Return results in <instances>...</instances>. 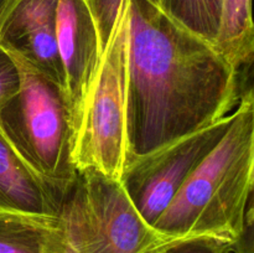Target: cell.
I'll return each instance as SVG.
<instances>
[{
	"label": "cell",
	"instance_id": "cell-1",
	"mask_svg": "<svg viewBox=\"0 0 254 253\" xmlns=\"http://www.w3.org/2000/svg\"><path fill=\"white\" fill-rule=\"evenodd\" d=\"M240 71L148 0H129L127 159L230 116Z\"/></svg>",
	"mask_w": 254,
	"mask_h": 253
},
{
	"label": "cell",
	"instance_id": "cell-2",
	"mask_svg": "<svg viewBox=\"0 0 254 253\" xmlns=\"http://www.w3.org/2000/svg\"><path fill=\"white\" fill-rule=\"evenodd\" d=\"M233 121L189 175L153 227L169 238L218 236L235 242L252 205L254 96L241 91Z\"/></svg>",
	"mask_w": 254,
	"mask_h": 253
},
{
	"label": "cell",
	"instance_id": "cell-3",
	"mask_svg": "<svg viewBox=\"0 0 254 253\" xmlns=\"http://www.w3.org/2000/svg\"><path fill=\"white\" fill-rule=\"evenodd\" d=\"M10 55L19 68L20 87L0 112V133L37 175L66 197L77 178L66 94L22 57Z\"/></svg>",
	"mask_w": 254,
	"mask_h": 253
},
{
	"label": "cell",
	"instance_id": "cell-4",
	"mask_svg": "<svg viewBox=\"0 0 254 253\" xmlns=\"http://www.w3.org/2000/svg\"><path fill=\"white\" fill-rule=\"evenodd\" d=\"M128 34L129 0H123L72 130L76 170L96 169L118 181L128 155Z\"/></svg>",
	"mask_w": 254,
	"mask_h": 253
},
{
	"label": "cell",
	"instance_id": "cell-5",
	"mask_svg": "<svg viewBox=\"0 0 254 253\" xmlns=\"http://www.w3.org/2000/svg\"><path fill=\"white\" fill-rule=\"evenodd\" d=\"M57 222L73 253H146L173 240L144 220L121 181L96 169L77 171Z\"/></svg>",
	"mask_w": 254,
	"mask_h": 253
},
{
	"label": "cell",
	"instance_id": "cell-6",
	"mask_svg": "<svg viewBox=\"0 0 254 253\" xmlns=\"http://www.w3.org/2000/svg\"><path fill=\"white\" fill-rule=\"evenodd\" d=\"M233 117L232 112L150 153L127 159L121 184L149 225L160 217L189 175L221 140Z\"/></svg>",
	"mask_w": 254,
	"mask_h": 253
},
{
	"label": "cell",
	"instance_id": "cell-7",
	"mask_svg": "<svg viewBox=\"0 0 254 253\" xmlns=\"http://www.w3.org/2000/svg\"><path fill=\"white\" fill-rule=\"evenodd\" d=\"M56 12L57 0H20L0 26V45L64 91Z\"/></svg>",
	"mask_w": 254,
	"mask_h": 253
},
{
	"label": "cell",
	"instance_id": "cell-8",
	"mask_svg": "<svg viewBox=\"0 0 254 253\" xmlns=\"http://www.w3.org/2000/svg\"><path fill=\"white\" fill-rule=\"evenodd\" d=\"M56 39L64 77L72 130L99 59L98 36L84 0H59Z\"/></svg>",
	"mask_w": 254,
	"mask_h": 253
},
{
	"label": "cell",
	"instance_id": "cell-9",
	"mask_svg": "<svg viewBox=\"0 0 254 253\" xmlns=\"http://www.w3.org/2000/svg\"><path fill=\"white\" fill-rule=\"evenodd\" d=\"M64 198L0 133V211L57 218Z\"/></svg>",
	"mask_w": 254,
	"mask_h": 253
},
{
	"label": "cell",
	"instance_id": "cell-10",
	"mask_svg": "<svg viewBox=\"0 0 254 253\" xmlns=\"http://www.w3.org/2000/svg\"><path fill=\"white\" fill-rule=\"evenodd\" d=\"M57 218L0 211V253H64Z\"/></svg>",
	"mask_w": 254,
	"mask_h": 253
},
{
	"label": "cell",
	"instance_id": "cell-11",
	"mask_svg": "<svg viewBox=\"0 0 254 253\" xmlns=\"http://www.w3.org/2000/svg\"><path fill=\"white\" fill-rule=\"evenodd\" d=\"M215 47L237 71L252 63L254 51L252 0H222L220 30Z\"/></svg>",
	"mask_w": 254,
	"mask_h": 253
},
{
	"label": "cell",
	"instance_id": "cell-12",
	"mask_svg": "<svg viewBox=\"0 0 254 253\" xmlns=\"http://www.w3.org/2000/svg\"><path fill=\"white\" fill-rule=\"evenodd\" d=\"M159 9L184 29L215 46L222 0H161Z\"/></svg>",
	"mask_w": 254,
	"mask_h": 253
},
{
	"label": "cell",
	"instance_id": "cell-13",
	"mask_svg": "<svg viewBox=\"0 0 254 253\" xmlns=\"http://www.w3.org/2000/svg\"><path fill=\"white\" fill-rule=\"evenodd\" d=\"M233 242L218 236L173 238L146 253H231Z\"/></svg>",
	"mask_w": 254,
	"mask_h": 253
},
{
	"label": "cell",
	"instance_id": "cell-14",
	"mask_svg": "<svg viewBox=\"0 0 254 253\" xmlns=\"http://www.w3.org/2000/svg\"><path fill=\"white\" fill-rule=\"evenodd\" d=\"M122 2L123 0H84V4L96 27L101 54L111 39L121 11Z\"/></svg>",
	"mask_w": 254,
	"mask_h": 253
},
{
	"label": "cell",
	"instance_id": "cell-15",
	"mask_svg": "<svg viewBox=\"0 0 254 253\" xmlns=\"http://www.w3.org/2000/svg\"><path fill=\"white\" fill-rule=\"evenodd\" d=\"M19 87V68L11 55L0 45V112L16 96Z\"/></svg>",
	"mask_w": 254,
	"mask_h": 253
},
{
	"label": "cell",
	"instance_id": "cell-16",
	"mask_svg": "<svg viewBox=\"0 0 254 253\" xmlns=\"http://www.w3.org/2000/svg\"><path fill=\"white\" fill-rule=\"evenodd\" d=\"M232 252L253 253V206L251 205L246 215L245 225L241 235L232 245Z\"/></svg>",
	"mask_w": 254,
	"mask_h": 253
},
{
	"label": "cell",
	"instance_id": "cell-17",
	"mask_svg": "<svg viewBox=\"0 0 254 253\" xmlns=\"http://www.w3.org/2000/svg\"><path fill=\"white\" fill-rule=\"evenodd\" d=\"M11 1L12 0H0V20H1L2 15H4L5 11H6L7 6H9Z\"/></svg>",
	"mask_w": 254,
	"mask_h": 253
},
{
	"label": "cell",
	"instance_id": "cell-18",
	"mask_svg": "<svg viewBox=\"0 0 254 253\" xmlns=\"http://www.w3.org/2000/svg\"><path fill=\"white\" fill-rule=\"evenodd\" d=\"M148 1H150L151 4L156 5L158 7H160V4H161V0H148Z\"/></svg>",
	"mask_w": 254,
	"mask_h": 253
},
{
	"label": "cell",
	"instance_id": "cell-19",
	"mask_svg": "<svg viewBox=\"0 0 254 253\" xmlns=\"http://www.w3.org/2000/svg\"><path fill=\"white\" fill-rule=\"evenodd\" d=\"M64 253H73V252H72L71 248H69V247H68V245H67V248H66V250H64Z\"/></svg>",
	"mask_w": 254,
	"mask_h": 253
}]
</instances>
